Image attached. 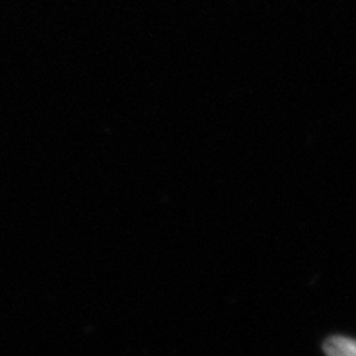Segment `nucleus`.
I'll list each match as a JSON object with an SVG mask.
<instances>
[{"mask_svg": "<svg viewBox=\"0 0 356 356\" xmlns=\"http://www.w3.org/2000/svg\"><path fill=\"white\" fill-rule=\"evenodd\" d=\"M327 356H356V340L347 337H331L323 343Z\"/></svg>", "mask_w": 356, "mask_h": 356, "instance_id": "1", "label": "nucleus"}]
</instances>
